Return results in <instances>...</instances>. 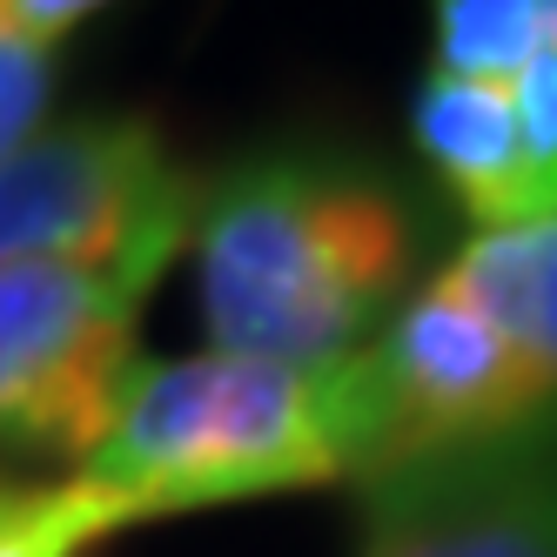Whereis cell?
<instances>
[{"label": "cell", "mask_w": 557, "mask_h": 557, "mask_svg": "<svg viewBox=\"0 0 557 557\" xmlns=\"http://www.w3.org/2000/svg\"><path fill=\"white\" fill-rule=\"evenodd\" d=\"M188 243L209 349L336 370L423 283L430 222L363 154L262 148L195 182Z\"/></svg>", "instance_id": "6da1fadb"}, {"label": "cell", "mask_w": 557, "mask_h": 557, "mask_svg": "<svg viewBox=\"0 0 557 557\" xmlns=\"http://www.w3.org/2000/svg\"><path fill=\"white\" fill-rule=\"evenodd\" d=\"M74 476L128 504L135 524L349 484L330 370H289L235 349L135 363Z\"/></svg>", "instance_id": "7a4b0ae2"}, {"label": "cell", "mask_w": 557, "mask_h": 557, "mask_svg": "<svg viewBox=\"0 0 557 557\" xmlns=\"http://www.w3.org/2000/svg\"><path fill=\"white\" fill-rule=\"evenodd\" d=\"M175 256L0 269V457L82 463L135 376V315Z\"/></svg>", "instance_id": "3957f363"}, {"label": "cell", "mask_w": 557, "mask_h": 557, "mask_svg": "<svg viewBox=\"0 0 557 557\" xmlns=\"http://www.w3.org/2000/svg\"><path fill=\"white\" fill-rule=\"evenodd\" d=\"M195 222V175L141 114L48 122L0 162V269L182 256Z\"/></svg>", "instance_id": "277c9868"}, {"label": "cell", "mask_w": 557, "mask_h": 557, "mask_svg": "<svg viewBox=\"0 0 557 557\" xmlns=\"http://www.w3.org/2000/svg\"><path fill=\"white\" fill-rule=\"evenodd\" d=\"M349 557H557V430L363 476Z\"/></svg>", "instance_id": "5b68a950"}, {"label": "cell", "mask_w": 557, "mask_h": 557, "mask_svg": "<svg viewBox=\"0 0 557 557\" xmlns=\"http://www.w3.org/2000/svg\"><path fill=\"white\" fill-rule=\"evenodd\" d=\"M410 135L423 148L430 175L450 188V202L476 222V235L537 222L524 135H517V108H510L504 82L430 67L417 88V108H410Z\"/></svg>", "instance_id": "8992f818"}, {"label": "cell", "mask_w": 557, "mask_h": 557, "mask_svg": "<svg viewBox=\"0 0 557 557\" xmlns=\"http://www.w3.org/2000/svg\"><path fill=\"white\" fill-rule=\"evenodd\" d=\"M444 269L497 323L510 356L524 363L537 404L557 417V222L470 235Z\"/></svg>", "instance_id": "52a82bcc"}, {"label": "cell", "mask_w": 557, "mask_h": 557, "mask_svg": "<svg viewBox=\"0 0 557 557\" xmlns=\"http://www.w3.org/2000/svg\"><path fill=\"white\" fill-rule=\"evenodd\" d=\"M135 531V510L82 476H21L0 470V557H82Z\"/></svg>", "instance_id": "ba28073f"}, {"label": "cell", "mask_w": 557, "mask_h": 557, "mask_svg": "<svg viewBox=\"0 0 557 557\" xmlns=\"http://www.w3.org/2000/svg\"><path fill=\"white\" fill-rule=\"evenodd\" d=\"M436 8V67L510 82L524 61L557 48V0H430Z\"/></svg>", "instance_id": "9c48e42d"}, {"label": "cell", "mask_w": 557, "mask_h": 557, "mask_svg": "<svg viewBox=\"0 0 557 557\" xmlns=\"http://www.w3.org/2000/svg\"><path fill=\"white\" fill-rule=\"evenodd\" d=\"M54 82H61L54 48L27 41V34H14L8 21H0V162L48 128Z\"/></svg>", "instance_id": "30bf717a"}, {"label": "cell", "mask_w": 557, "mask_h": 557, "mask_svg": "<svg viewBox=\"0 0 557 557\" xmlns=\"http://www.w3.org/2000/svg\"><path fill=\"white\" fill-rule=\"evenodd\" d=\"M504 88H510V108H517V135H524L531 215L557 222V48L524 61Z\"/></svg>", "instance_id": "8fae6325"}, {"label": "cell", "mask_w": 557, "mask_h": 557, "mask_svg": "<svg viewBox=\"0 0 557 557\" xmlns=\"http://www.w3.org/2000/svg\"><path fill=\"white\" fill-rule=\"evenodd\" d=\"M101 8H114V0H0V21H8L14 34H27V41H48L54 48L74 21H88Z\"/></svg>", "instance_id": "7c38bea8"}]
</instances>
